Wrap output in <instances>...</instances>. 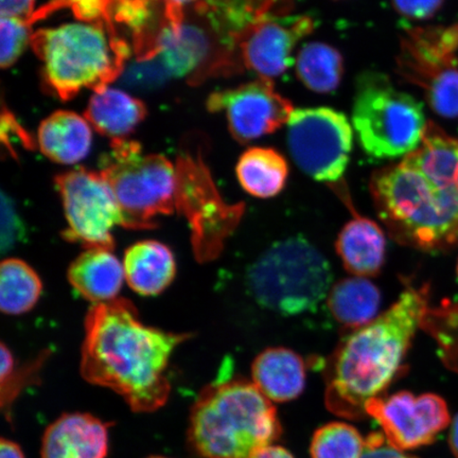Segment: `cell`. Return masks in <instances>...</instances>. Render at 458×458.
<instances>
[{"mask_svg":"<svg viewBox=\"0 0 458 458\" xmlns=\"http://www.w3.org/2000/svg\"><path fill=\"white\" fill-rule=\"evenodd\" d=\"M191 336L148 327L128 300L96 303L85 318L80 371L90 385L118 394L135 413H152L167 403L170 359Z\"/></svg>","mask_w":458,"mask_h":458,"instance_id":"obj_1","label":"cell"},{"mask_svg":"<svg viewBox=\"0 0 458 458\" xmlns=\"http://www.w3.org/2000/svg\"><path fill=\"white\" fill-rule=\"evenodd\" d=\"M428 312V289L406 284L388 310L348 335L326 368V404L336 415L359 420L403 368Z\"/></svg>","mask_w":458,"mask_h":458,"instance_id":"obj_2","label":"cell"},{"mask_svg":"<svg viewBox=\"0 0 458 458\" xmlns=\"http://www.w3.org/2000/svg\"><path fill=\"white\" fill-rule=\"evenodd\" d=\"M369 188L377 216L398 243L426 251L458 245V188L403 159L377 170Z\"/></svg>","mask_w":458,"mask_h":458,"instance_id":"obj_3","label":"cell"},{"mask_svg":"<svg viewBox=\"0 0 458 458\" xmlns=\"http://www.w3.org/2000/svg\"><path fill=\"white\" fill-rule=\"evenodd\" d=\"M280 433L276 409L253 382L222 376L192 406L188 437L204 458H250Z\"/></svg>","mask_w":458,"mask_h":458,"instance_id":"obj_4","label":"cell"},{"mask_svg":"<svg viewBox=\"0 0 458 458\" xmlns=\"http://www.w3.org/2000/svg\"><path fill=\"white\" fill-rule=\"evenodd\" d=\"M34 54L42 63L46 85L61 100L84 89L98 93L123 73L130 45L117 28L106 22H72L39 29L31 36Z\"/></svg>","mask_w":458,"mask_h":458,"instance_id":"obj_5","label":"cell"},{"mask_svg":"<svg viewBox=\"0 0 458 458\" xmlns=\"http://www.w3.org/2000/svg\"><path fill=\"white\" fill-rule=\"evenodd\" d=\"M246 279L258 305L293 317L314 310L328 297L334 272L317 246L294 236L275 242L258 257Z\"/></svg>","mask_w":458,"mask_h":458,"instance_id":"obj_6","label":"cell"},{"mask_svg":"<svg viewBox=\"0 0 458 458\" xmlns=\"http://www.w3.org/2000/svg\"><path fill=\"white\" fill-rule=\"evenodd\" d=\"M428 123L421 103L394 88L385 74L366 72L358 78L352 124L368 156L408 157L421 145Z\"/></svg>","mask_w":458,"mask_h":458,"instance_id":"obj_7","label":"cell"},{"mask_svg":"<svg viewBox=\"0 0 458 458\" xmlns=\"http://www.w3.org/2000/svg\"><path fill=\"white\" fill-rule=\"evenodd\" d=\"M116 198L123 227L152 229L175 209L176 167L160 154H143L139 142L114 140L99 171Z\"/></svg>","mask_w":458,"mask_h":458,"instance_id":"obj_8","label":"cell"},{"mask_svg":"<svg viewBox=\"0 0 458 458\" xmlns=\"http://www.w3.org/2000/svg\"><path fill=\"white\" fill-rule=\"evenodd\" d=\"M175 167V209L191 226L194 256L200 263L215 260L242 220L244 205L223 199L200 156L184 154Z\"/></svg>","mask_w":458,"mask_h":458,"instance_id":"obj_9","label":"cell"},{"mask_svg":"<svg viewBox=\"0 0 458 458\" xmlns=\"http://www.w3.org/2000/svg\"><path fill=\"white\" fill-rule=\"evenodd\" d=\"M353 133L345 114L329 107L297 108L288 123L292 158L311 179L335 184L351 159Z\"/></svg>","mask_w":458,"mask_h":458,"instance_id":"obj_10","label":"cell"},{"mask_svg":"<svg viewBox=\"0 0 458 458\" xmlns=\"http://www.w3.org/2000/svg\"><path fill=\"white\" fill-rule=\"evenodd\" d=\"M67 228L62 233L67 242L86 249L113 250V229L123 226V215L114 192L100 172L72 169L55 179Z\"/></svg>","mask_w":458,"mask_h":458,"instance_id":"obj_11","label":"cell"},{"mask_svg":"<svg viewBox=\"0 0 458 458\" xmlns=\"http://www.w3.org/2000/svg\"><path fill=\"white\" fill-rule=\"evenodd\" d=\"M366 415L379 423L389 445L403 452L433 444L452 421L445 399L429 393L400 392L371 400Z\"/></svg>","mask_w":458,"mask_h":458,"instance_id":"obj_12","label":"cell"},{"mask_svg":"<svg viewBox=\"0 0 458 458\" xmlns=\"http://www.w3.org/2000/svg\"><path fill=\"white\" fill-rule=\"evenodd\" d=\"M206 106L210 112L225 114L229 131L242 145L274 133L289 123L294 111L292 103L275 89L272 80L265 78L216 91Z\"/></svg>","mask_w":458,"mask_h":458,"instance_id":"obj_13","label":"cell"},{"mask_svg":"<svg viewBox=\"0 0 458 458\" xmlns=\"http://www.w3.org/2000/svg\"><path fill=\"white\" fill-rule=\"evenodd\" d=\"M310 16L268 14L258 17L239 38L240 62L259 78L282 76L293 63L297 45L311 34Z\"/></svg>","mask_w":458,"mask_h":458,"instance_id":"obj_14","label":"cell"},{"mask_svg":"<svg viewBox=\"0 0 458 458\" xmlns=\"http://www.w3.org/2000/svg\"><path fill=\"white\" fill-rule=\"evenodd\" d=\"M396 63L399 76L428 94L458 68V22L408 29Z\"/></svg>","mask_w":458,"mask_h":458,"instance_id":"obj_15","label":"cell"},{"mask_svg":"<svg viewBox=\"0 0 458 458\" xmlns=\"http://www.w3.org/2000/svg\"><path fill=\"white\" fill-rule=\"evenodd\" d=\"M108 423L85 413L57 418L46 428L42 458H106Z\"/></svg>","mask_w":458,"mask_h":458,"instance_id":"obj_16","label":"cell"},{"mask_svg":"<svg viewBox=\"0 0 458 458\" xmlns=\"http://www.w3.org/2000/svg\"><path fill=\"white\" fill-rule=\"evenodd\" d=\"M345 196L344 202L353 211L352 203ZM335 248L344 267L354 276H376L386 262V239L382 228L354 211L352 219L342 228Z\"/></svg>","mask_w":458,"mask_h":458,"instance_id":"obj_17","label":"cell"},{"mask_svg":"<svg viewBox=\"0 0 458 458\" xmlns=\"http://www.w3.org/2000/svg\"><path fill=\"white\" fill-rule=\"evenodd\" d=\"M306 377L305 360L288 348H267L251 365V382L272 403L299 398L305 389Z\"/></svg>","mask_w":458,"mask_h":458,"instance_id":"obj_18","label":"cell"},{"mask_svg":"<svg viewBox=\"0 0 458 458\" xmlns=\"http://www.w3.org/2000/svg\"><path fill=\"white\" fill-rule=\"evenodd\" d=\"M67 275L79 295L95 305L116 300L125 279L123 263L106 249H86L72 263Z\"/></svg>","mask_w":458,"mask_h":458,"instance_id":"obj_19","label":"cell"},{"mask_svg":"<svg viewBox=\"0 0 458 458\" xmlns=\"http://www.w3.org/2000/svg\"><path fill=\"white\" fill-rule=\"evenodd\" d=\"M123 263L130 288L142 296L163 293L175 278L174 253L167 245L154 240L130 246Z\"/></svg>","mask_w":458,"mask_h":458,"instance_id":"obj_20","label":"cell"},{"mask_svg":"<svg viewBox=\"0 0 458 458\" xmlns=\"http://www.w3.org/2000/svg\"><path fill=\"white\" fill-rule=\"evenodd\" d=\"M90 146L89 123L76 113L57 111L39 124L38 147L55 163L77 164L88 156Z\"/></svg>","mask_w":458,"mask_h":458,"instance_id":"obj_21","label":"cell"},{"mask_svg":"<svg viewBox=\"0 0 458 458\" xmlns=\"http://www.w3.org/2000/svg\"><path fill=\"white\" fill-rule=\"evenodd\" d=\"M84 114L99 134L124 140L146 118L147 107L123 90L106 89L91 97Z\"/></svg>","mask_w":458,"mask_h":458,"instance_id":"obj_22","label":"cell"},{"mask_svg":"<svg viewBox=\"0 0 458 458\" xmlns=\"http://www.w3.org/2000/svg\"><path fill=\"white\" fill-rule=\"evenodd\" d=\"M380 305L379 289L366 277L343 279L328 294L331 314L348 328L359 329L371 323L377 318Z\"/></svg>","mask_w":458,"mask_h":458,"instance_id":"obj_23","label":"cell"},{"mask_svg":"<svg viewBox=\"0 0 458 458\" xmlns=\"http://www.w3.org/2000/svg\"><path fill=\"white\" fill-rule=\"evenodd\" d=\"M236 174L240 185L251 197L270 199L284 191L288 180L286 159L271 148H250L239 158Z\"/></svg>","mask_w":458,"mask_h":458,"instance_id":"obj_24","label":"cell"},{"mask_svg":"<svg viewBox=\"0 0 458 458\" xmlns=\"http://www.w3.org/2000/svg\"><path fill=\"white\" fill-rule=\"evenodd\" d=\"M344 60L339 50L325 43L303 45L296 57V74L307 89L330 94L342 81Z\"/></svg>","mask_w":458,"mask_h":458,"instance_id":"obj_25","label":"cell"},{"mask_svg":"<svg viewBox=\"0 0 458 458\" xmlns=\"http://www.w3.org/2000/svg\"><path fill=\"white\" fill-rule=\"evenodd\" d=\"M41 278L25 261L8 258L0 267V309L4 314H25L42 295Z\"/></svg>","mask_w":458,"mask_h":458,"instance_id":"obj_26","label":"cell"},{"mask_svg":"<svg viewBox=\"0 0 458 458\" xmlns=\"http://www.w3.org/2000/svg\"><path fill=\"white\" fill-rule=\"evenodd\" d=\"M366 438L347 423L331 422L314 433L310 446L312 458H360Z\"/></svg>","mask_w":458,"mask_h":458,"instance_id":"obj_27","label":"cell"},{"mask_svg":"<svg viewBox=\"0 0 458 458\" xmlns=\"http://www.w3.org/2000/svg\"><path fill=\"white\" fill-rule=\"evenodd\" d=\"M118 0H50L28 20L31 25L62 9H70L83 22H106L114 25L112 14Z\"/></svg>","mask_w":458,"mask_h":458,"instance_id":"obj_28","label":"cell"},{"mask_svg":"<svg viewBox=\"0 0 458 458\" xmlns=\"http://www.w3.org/2000/svg\"><path fill=\"white\" fill-rule=\"evenodd\" d=\"M31 24L28 20L2 17L0 21V65L5 70L14 64L30 43Z\"/></svg>","mask_w":458,"mask_h":458,"instance_id":"obj_29","label":"cell"},{"mask_svg":"<svg viewBox=\"0 0 458 458\" xmlns=\"http://www.w3.org/2000/svg\"><path fill=\"white\" fill-rule=\"evenodd\" d=\"M168 77L163 63L157 57L148 61H136L125 74V81L134 88L153 89L163 84Z\"/></svg>","mask_w":458,"mask_h":458,"instance_id":"obj_30","label":"cell"},{"mask_svg":"<svg viewBox=\"0 0 458 458\" xmlns=\"http://www.w3.org/2000/svg\"><path fill=\"white\" fill-rule=\"evenodd\" d=\"M25 228L13 199L2 194V250L7 251L24 237Z\"/></svg>","mask_w":458,"mask_h":458,"instance_id":"obj_31","label":"cell"},{"mask_svg":"<svg viewBox=\"0 0 458 458\" xmlns=\"http://www.w3.org/2000/svg\"><path fill=\"white\" fill-rule=\"evenodd\" d=\"M445 0H392L400 15L415 21L431 19L442 9Z\"/></svg>","mask_w":458,"mask_h":458,"instance_id":"obj_32","label":"cell"},{"mask_svg":"<svg viewBox=\"0 0 458 458\" xmlns=\"http://www.w3.org/2000/svg\"><path fill=\"white\" fill-rule=\"evenodd\" d=\"M17 139L20 140L22 146L26 148H33L34 141L30 135H28L27 131L21 127L17 123L14 114L3 107L2 114V141L3 145L7 147L10 139Z\"/></svg>","mask_w":458,"mask_h":458,"instance_id":"obj_33","label":"cell"},{"mask_svg":"<svg viewBox=\"0 0 458 458\" xmlns=\"http://www.w3.org/2000/svg\"><path fill=\"white\" fill-rule=\"evenodd\" d=\"M34 3L36 0H2V17L29 20L34 13Z\"/></svg>","mask_w":458,"mask_h":458,"instance_id":"obj_34","label":"cell"},{"mask_svg":"<svg viewBox=\"0 0 458 458\" xmlns=\"http://www.w3.org/2000/svg\"><path fill=\"white\" fill-rule=\"evenodd\" d=\"M200 0H167L172 19L177 21H184V7L186 4H198Z\"/></svg>","mask_w":458,"mask_h":458,"instance_id":"obj_35","label":"cell"},{"mask_svg":"<svg viewBox=\"0 0 458 458\" xmlns=\"http://www.w3.org/2000/svg\"><path fill=\"white\" fill-rule=\"evenodd\" d=\"M0 458H25L19 445L9 439L0 442Z\"/></svg>","mask_w":458,"mask_h":458,"instance_id":"obj_36","label":"cell"},{"mask_svg":"<svg viewBox=\"0 0 458 458\" xmlns=\"http://www.w3.org/2000/svg\"><path fill=\"white\" fill-rule=\"evenodd\" d=\"M250 458H294L288 450L279 445H270L263 449Z\"/></svg>","mask_w":458,"mask_h":458,"instance_id":"obj_37","label":"cell"},{"mask_svg":"<svg viewBox=\"0 0 458 458\" xmlns=\"http://www.w3.org/2000/svg\"><path fill=\"white\" fill-rule=\"evenodd\" d=\"M449 445L452 454H454L455 458H458V414L454 417V420L451 421Z\"/></svg>","mask_w":458,"mask_h":458,"instance_id":"obj_38","label":"cell"},{"mask_svg":"<svg viewBox=\"0 0 458 458\" xmlns=\"http://www.w3.org/2000/svg\"><path fill=\"white\" fill-rule=\"evenodd\" d=\"M148 458H168V457H164V456H151V457H148Z\"/></svg>","mask_w":458,"mask_h":458,"instance_id":"obj_39","label":"cell"},{"mask_svg":"<svg viewBox=\"0 0 458 458\" xmlns=\"http://www.w3.org/2000/svg\"><path fill=\"white\" fill-rule=\"evenodd\" d=\"M457 277H458V262H457Z\"/></svg>","mask_w":458,"mask_h":458,"instance_id":"obj_40","label":"cell"}]
</instances>
